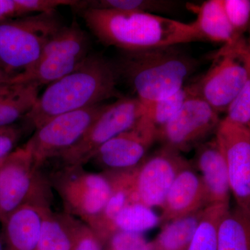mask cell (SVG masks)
<instances>
[{"instance_id": "cell-1", "label": "cell", "mask_w": 250, "mask_h": 250, "mask_svg": "<svg viewBox=\"0 0 250 250\" xmlns=\"http://www.w3.org/2000/svg\"><path fill=\"white\" fill-rule=\"evenodd\" d=\"M87 27L104 45L139 52L203 41L195 23L149 13L80 10Z\"/></svg>"}, {"instance_id": "cell-2", "label": "cell", "mask_w": 250, "mask_h": 250, "mask_svg": "<svg viewBox=\"0 0 250 250\" xmlns=\"http://www.w3.org/2000/svg\"><path fill=\"white\" fill-rule=\"evenodd\" d=\"M116 65L98 54H90L78 68L47 85L24 117L37 129L52 118L100 104L116 96Z\"/></svg>"}, {"instance_id": "cell-3", "label": "cell", "mask_w": 250, "mask_h": 250, "mask_svg": "<svg viewBox=\"0 0 250 250\" xmlns=\"http://www.w3.org/2000/svg\"><path fill=\"white\" fill-rule=\"evenodd\" d=\"M197 62L177 46L125 52L117 66L143 104L167 98L184 87Z\"/></svg>"}, {"instance_id": "cell-4", "label": "cell", "mask_w": 250, "mask_h": 250, "mask_svg": "<svg viewBox=\"0 0 250 250\" xmlns=\"http://www.w3.org/2000/svg\"><path fill=\"white\" fill-rule=\"evenodd\" d=\"M62 26L56 11L0 21V65L6 74L12 79L32 66Z\"/></svg>"}, {"instance_id": "cell-5", "label": "cell", "mask_w": 250, "mask_h": 250, "mask_svg": "<svg viewBox=\"0 0 250 250\" xmlns=\"http://www.w3.org/2000/svg\"><path fill=\"white\" fill-rule=\"evenodd\" d=\"M53 187L62 199L65 213L88 228L98 218L112 192L104 172H88L83 166H64L54 174Z\"/></svg>"}, {"instance_id": "cell-6", "label": "cell", "mask_w": 250, "mask_h": 250, "mask_svg": "<svg viewBox=\"0 0 250 250\" xmlns=\"http://www.w3.org/2000/svg\"><path fill=\"white\" fill-rule=\"evenodd\" d=\"M48 187L39 170L36 168L27 145L16 148L0 166L1 223L24 204L49 205Z\"/></svg>"}, {"instance_id": "cell-7", "label": "cell", "mask_w": 250, "mask_h": 250, "mask_svg": "<svg viewBox=\"0 0 250 250\" xmlns=\"http://www.w3.org/2000/svg\"><path fill=\"white\" fill-rule=\"evenodd\" d=\"M146 108L137 98H121L104 104L82 139L60 156L65 166H83L104 144L132 127Z\"/></svg>"}, {"instance_id": "cell-8", "label": "cell", "mask_w": 250, "mask_h": 250, "mask_svg": "<svg viewBox=\"0 0 250 250\" xmlns=\"http://www.w3.org/2000/svg\"><path fill=\"white\" fill-rule=\"evenodd\" d=\"M246 54L247 42L242 39L224 45L207 73L192 84L197 96L218 113L228 110L246 83Z\"/></svg>"}, {"instance_id": "cell-9", "label": "cell", "mask_w": 250, "mask_h": 250, "mask_svg": "<svg viewBox=\"0 0 250 250\" xmlns=\"http://www.w3.org/2000/svg\"><path fill=\"white\" fill-rule=\"evenodd\" d=\"M104 106L95 105L64 113L46 122L26 143L38 170L52 158L60 157L73 147L85 134Z\"/></svg>"}, {"instance_id": "cell-10", "label": "cell", "mask_w": 250, "mask_h": 250, "mask_svg": "<svg viewBox=\"0 0 250 250\" xmlns=\"http://www.w3.org/2000/svg\"><path fill=\"white\" fill-rule=\"evenodd\" d=\"M220 121L218 112L195 94L175 116L158 130L156 141L176 152H188L205 143L213 131L216 132Z\"/></svg>"}, {"instance_id": "cell-11", "label": "cell", "mask_w": 250, "mask_h": 250, "mask_svg": "<svg viewBox=\"0 0 250 250\" xmlns=\"http://www.w3.org/2000/svg\"><path fill=\"white\" fill-rule=\"evenodd\" d=\"M215 138L226 160L230 190L236 207L250 218V129L225 118L220 121Z\"/></svg>"}, {"instance_id": "cell-12", "label": "cell", "mask_w": 250, "mask_h": 250, "mask_svg": "<svg viewBox=\"0 0 250 250\" xmlns=\"http://www.w3.org/2000/svg\"><path fill=\"white\" fill-rule=\"evenodd\" d=\"M181 153L162 147L135 168L134 203L160 207L174 179L189 164Z\"/></svg>"}, {"instance_id": "cell-13", "label": "cell", "mask_w": 250, "mask_h": 250, "mask_svg": "<svg viewBox=\"0 0 250 250\" xmlns=\"http://www.w3.org/2000/svg\"><path fill=\"white\" fill-rule=\"evenodd\" d=\"M156 134L157 130L144 114L132 127L104 144L90 161L104 171L135 168L147 158Z\"/></svg>"}, {"instance_id": "cell-14", "label": "cell", "mask_w": 250, "mask_h": 250, "mask_svg": "<svg viewBox=\"0 0 250 250\" xmlns=\"http://www.w3.org/2000/svg\"><path fill=\"white\" fill-rule=\"evenodd\" d=\"M208 206L200 174L190 163L184 167L171 186L164 203L161 224H165L204 209Z\"/></svg>"}, {"instance_id": "cell-15", "label": "cell", "mask_w": 250, "mask_h": 250, "mask_svg": "<svg viewBox=\"0 0 250 250\" xmlns=\"http://www.w3.org/2000/svg\"><path fill=\"white\" fill-rule=\"evenodd\" d=\"M195 166L200 172L208 206L229 205L231 190L228 167L215 136L197 147Z\"/></svg>"}, {"instance_id": "cell-16", "label": "cell", "mask_w": 250, "mask_h": 250, "mask_svg": "<svg viewBox=\"0 0 250 250\" xmlns=\"http://www.w3.org/2000/svg\"><path fill=\"white\" fill-rule=\"evenodd\" d=\"M45 206L24 204L1 221L4 250H37Z\"/></svg>"}, {"instance_id": "cell-17", "label": "cell", "mask_w": 250, "mask_h": 250, "mask_svg": "<svg viewBox=\"0 0 250 250\" xmlns=\"http://www.w3.org/2000/svg\"><path fill=\"white\" fill-rule=\"evenodd\" d=\"M135 168L103 172L111 184V196L95 223L89 228L103 246L116 232L115 222L120 212L125 206L134 202Z\"/></svg>"}, {"instance_id": "cell-18", "label": "cell", "mask_w": 250, "mask_h": 250, "mask_svg": "<svg viewBox=\"0 0 250 250\" xmlns=\"http://www.w3.org/2000/svg\"><path fill=\"white\" fill-rule=\"evenodd\" d=\"M83 222L67 213H55L45 206L36 250H74Z\"/></svg>"}, {"instance_id": "cell-19", "label": "cell", "mask_w": 250, "mask_h": 250, "mask_svg": "<svg viewBox=\"0 0 250 250\" xmlns=\"http://www.w3.org/2000/svg\"><path fill=\"white\" fill-rule=\"evenodd\" d=\"M40 88L31 82L10 80L0 83V127L24 119L36 104Z\"/></svg>"}, {"instance_id": "cell-20", "label": "cell", "mask_w": 250, "mask_h": 250, "mask_svg": "<svg viewBox=\"0 0 250 250\" xmlns=\"http://www.w3.org/2000/svg\"><path fill=\"white\" fill-rule=\"evenodd\" d=\"M204 40L231 45L239 40L224 9L223 0H209L201 5L194 22Z\"/></svg>"}, {"instance_id": "cell-21", "label": "cell", "mask_w": 250, "mask_h": 250, "mask_svg": "<svg viewBox=\"0 0 250 250\" xmlns=\"http://www.w3.org/2000/svg\"><path fill=\"white\" fill-rule=\"evenodd\" d=\"M205 208L163 225L161 232L149 243L150 250H188Z\"/></svg>"}, {"instance_id": "cell-22", "label": "cell", "mask_w": 250, "mask_h": 250, "mask_svg": "<svg viewBox=\"0 0 250 250\" xmlns=\"http://www.w3.org/2000/svg\"><path fill=\"white\" fill-rule=\"evenodd\" d=\"M218 250H250V218L236 207L220 221Z\"/></svg>"}, {"instance_id": "cell-23", "label": "cell", "mask_w": 250, "mask_h": 250, "mask_svg": "<svg viewBox=\"0 0 250 250\" xmlns=\"http://www.w3.org/2000/svg\"><path fill=\"white\" fill-rule=\"evenodd\" d=\"M229 205L207 206L188 250H218V229Z\"/></svg>"}, {"instance_id": "cell-24", "label": "cell", "mask_w": 250, "mask_h": 250, "mask_svg": "<svg viewBox=\"0 0 250 250\" xmlns=\"http://www.w3.org/2000/svg\"><path fill=\"white\" fill-rule=\"evenodd\" d=\"M195 94L196 93L192 85H190L183 87L177 93L167 98L150 103L143 104L146 108L145 116L158 131L175 116L188 99Z\"/></svg>"}, {"instance_id": "cell-25", "label": "cell", "mask_w": 250, "mask_h": 250, "mask_svg": "<svg viewBox=\"0 0 250 250\" xmlns=\"http://www.w3.org/2000/svg\"><path fill=\"white\" fill-rule=\"evenodd\" d=\"M161 224L158 216L152 208L134 202L125 206L117 216L115 226L116 231L143 233L152 229Z\"/></svg>"}, {"instance_id": "cell-26", "label": "cell", "mask_w": 250, "mask_h": 250, "mask_svg": "<svg viewBox=\"0 0 250 250\" xmlns=\"http://www.w3.org/2000/svg\"><path fill=\"white\" fill-rule=\"evenodd\" d=\"M177 1L166 0H97L80 1L77 9H96L131 12H166L174 9Z\"/></svg>"}, {"instance_id": "cell-27", "label": "cell", "mask_w": 250, "mask_h": 250, "mask_svg": "<svg viewBox=\"0 0 250 250\" xmlns=\"http://www.w3.org/2000/svg\"><path fill=\"white\" fill-rule=\"evenodd\" d=\"M247 68L248 78L246 83L235 100L229 105L228 110L226 119L246 126L250 122V57L247 50Z\"/></svg>"}, {"instance_id": "cell-28", "label": "cell", "mask_w": 250, "mask_h": 250, "mask_svg": "<svg viewBox=\"0 0 250 250\" xmlns=\"http://www.w3.org/2000/svg\"><path fill=\"white\" fill-rule=\"evenodd\" d=\"M224 9L235 35L241 39L250 24V0H223Z\"/></svg>"}, {"instance_id": "cell-29", "label": "cell", "mask_w": 250, "mask_h": 250, "mask_svg": "<svg viewBox=\"0 0 250 250\" xmlns=\"http://www.w3.org/2000/svg\"><path fill=\"white\" fill-rule=\"evenodd\" d=\"M103 250H150L143 233L117 231L103 245Z\"/></svg>"}, {"instance_id": "cell-30", "label": "cell", "mask_w": 250, "mask_h": 250, "mask_svg": "<svg viewBox=\"0 0 250 250\" xmlns=\"http://www.w3.org/2000/svg\"><path fill=\"white\" fill-rule=\"evenodd\" d=\"M22 133L23 129L16 123L0 127V159L14 152Z\"/></svg>"}, {"instance_id": "cell-31", "label": "cell", "mask_w": 250, "mask_h": 250, "mask_svg": "<svg viewBox=\"0 0 250 250\" xmlns=\"http://www.w3.org/2000/svg\"><path fill=\"white\" fill-rule=\"evenodd\" d=\"M74 250H103V245L85 224L81 229Z\"/></svg>"}, {"instance_id": "cell-32", "label": "cell", "mask_w": 250, "mask_h": 250, "mask_svg": "<svg viewBox=\"0 0 250 250\" xmlns=\"http://www.w3.org/2000/svg\"><path fill=\"white\" fill-rule=\"evenodd\" d=\"M18 17L16 0H0V21Z\"/></svg>"}, {"instance_id": "cell-33", "label": "cell", "mask_w": 250, "mask_h": 250, "mask_svg": "<svg viewBox=\"0 0 250 250\" xmlns=\"http://www.w3.org/2000/svg\"><path fill=\"white\" fill-rule=\"evenodd\" d=\"M11 80V77L6 74L3 67L0 65V83L3 82H9Z\"/></svg>"}, {"instance_id": "cell-34", "label": "cell", "mask_w": 250, "mask_h": 250, "mask_svg": "<svg viewBox=\"0 0 250 250\" xmlns=\"http://www.w3.org/2000/svg\"><path fill=\"white\" fill-rule=\"evenodd\" d=\"M249 30H250V37H249V41H248V43H247V50H248V53L249 54L250 57V24L249 27Z\"/></svg>"}, {"instance_id": "cell-35", "label": "cell", "mask_w": 250, "mask_h": 250, "mask_svg": "<svg viewBox=\"0 0 250 250\" xmlns=\"http://www.w3.org/2000/svg\"><path fill=\"white\" fill-rule=\"evenodd\" d=\"M0 250H4V243H3L1 235H0Z\"/></svg>"}, {"instance_id": "cell-36", "label": "cell", "mask_w": 250, "mask_h": 250, "mask_svg": "<svg viewBox=\"0 0 250 250\" xmlns=\"http://www.w3.org/2000/svg\"><path fill=\"white\" fill-rule=\"evenodd\" d=\"M5 159V158H4ZM4 159H0V166H1V164H2L3 161H4Z\"/></svg>"}, {"instance_id": "cell-37", "label": "cell", "mask_w": 250, "mask_h": 250, "mask_svg": "<svg viewBox=\"0 0 250 250\" xmlns=\"http://www.w3.org/2000/svg\"><path fill=\"white\" fill-rule=\"evenodd\" d=\"M247 127H248V129H250V123H248V125H247Z\"/></svg>"}, {"instance_id": "cell-38", "label": "cell", "mask_w": 250, "mask_h": 250, "mask_svg": "<svg viewBox=\"0 0 250 250\" xmlns=\"http://www.w3.org/2000/svg\"><path fill=\"white\" fill-rule=\"evenodd\" d=\"M0 223H1V215H0Z\"/></svg>"}]
</instances>
